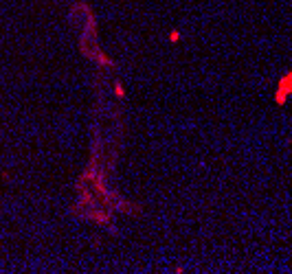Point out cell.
<instances>
[{
    "mask_svg": "<svg viewBox=\"0 0 292 274\" xmlns=\"http://www.w3.org/2000/svg\"><path fill=\"white\" fill-rule=\"evenodd\" d=\"M279 90H281V92H286V94H292V73H288V75L281 79Z\"/></svg>",
    "mask_w": 292,
    "mask_h": 274,
    "instance_id": "6da1fadb",
    "label": "cell"
},
{
    "mask_svg": "<svg viewBox=\"0 0 292 274\" xmlns=\"http://www.w3.org/2000/svg\"><path fill=\"white\" fill-rule=\"evenodd\" d=\"M115 92H117V97H119V99H125V92H123V86H121L119 81H115Z\"/></svg>",
    "mask_w": 292,
    "mask_h": 274,
    "instance_id": "7a4b0ae2",
    "label": "cell"
},
{
    "mask_svg": "<svg viewBox=\"0 0 292 274\" xmlns=\"http://www.w3.org/2000/svg\"><path fill=\"white\" fill-rule=\"evenodd\" d=\"M178 40H180V33H178V31H172V33H169V42H174V44H176Z\"/></svg>",
    "mask_w": 292,
    "mask_h": 274,
    "instance_id": "3957f363",
    "label": "cell"
}]
</instances>
